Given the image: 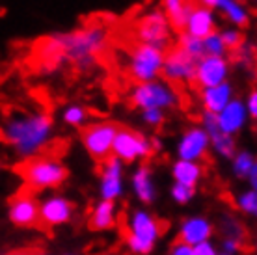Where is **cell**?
Wrapping results in <instances>:
<instances>
[{"mask_svg": "<svg viewBox=\"0 0 257 255\" xmlns=\"http://www.w3.org/2000/svg\"><path fill=\"white\" fill-rule=\"evenodd\" d=\"M175 177L179 181L181 185H188V186H194L196 185V181H198L199 173H201V168L198 164H192V162H187V160H183L179 164H175Z\"/></svg>", "mask_w": 257, "mask_h": 255, "instance_id": "44dd1931", "label": "cell"}, {"mask_svg": "<svg viewBox=\"0 0 257 255\" xmlns=\"http://www.w3.org/2000/svg\"><path fill=\"white\" fill-rule=\"evenodd\" d=\"M255 60H257V49H255Z\"/></svg>", "mask_w": 257, "mask_h": 255, "instance_id": "74e56055", "label": "cell"}, {"mask_svg": "<svg viewBox=\"0 0 257 255\" xmlns=\"http://www.w3.org/2000/svg\"><path fill=\"white\" fill-rule=\"evenodd\" d=\"M222 8L225 10V15L231 21H235L237 25L248 26V17H246V13L242 12V8L238 6V4H235L231 0H225L224 4H222Z\"/></svg>", "mask_w": 257, "mask_h": 255, "instance_id": "603a6c76", "label": "cell"}, {"mask_svg": "<svg viewBox=\"0 0 257 255\" xmlns=\"http://www.w3.org/2000/svg\"><path fill=\"white\" fill-rule=\"evenodd\" d=\"M146 121L151 123V125H162L164 117H162L161 110H146Z\"/></svg>", "mask_w": 257, "mask_h": 255, "instance_id": "f546056e", "label": "cell"}, {"mask_svg": "<svg viewBox=\"0 0 257 255\" xmlns=\"http://www.w3.org/2000/svg\"><path fill=\"white\" fill-rule=\"evenodd\" d=\"M250 177H251V183H253V186H255V190H257V160L250 170Z\"/></svg>", "mask_w": 257, "mask_h": 255, "instance_id": "e575fe53", "label": "cell"}, {"mask_svg": "<svg viewBox=\"0 0 257 255\" xmlns=\"http://www.w3.org/2000/svg\"><path fill=\"white\" fill-rule=\"evenodd\" d=\"M119 123L114 121H93L80 129V140L86 151L97 164L112 157V144L116 138Z\"/></svg>", "mask_w": 257, "mask_h": 255, "instance_id": "8992f818", "label": "cell"}, {"mask_svg": "<svg viewBox=\"0 0 257 255\" xmlns=\"http://www.w3.org/2000/svg\"><path fill=\"white\" fill-rule=\"evenodd\" d=\"M38 249H19V251H12V253L8 255H36Z\"/></svg>", "mask_w": 257, "mask_h": 255, "instance_id": "d590c367", "label": "cell"}, {"mask_svg": "<svg viewBox=\"0 0 257 255\" xmlns=\"http://www.w3.org/2000/svg\"><path fill=\"white\" fill-rule=\"evenodd\" d=\"M112 34V23L106 19L90 21L71 32L49 34L36 45V69L45 77L58 75L65 65L90 73L110 49Z\"/></svg>", "mask_w": 257, "mask_h": 255, "instance_id": "6da1fadb", "label": "cell"}, {"mask_svg": "<svg viewBox=\"0 0 257 255\" xmlns=\"http://www.w3.org/2000/svg\"><path fill=\"white\" fill-rule=\"evenodd\" d=\"M39 209H41V205L38 203V199L34 198V192L26 190L25 186H23V188L10 199V220H12L17 227L43 231Z\"/></svg>", "mask_w": 257, "mask_h": 255, "instance_id": "ba28073f", "label": "cell"}, {"mask_svg": "<svg viewBox=\"0 0 257 255\" xmlns=\"http://www.w3.org/2000/svg\"><path fill=\"white\" fill-rule=\"evenodd\" d=\"M194 186H188V185H181V183H177L174 188V198L179 201V203H187L188 199L194 196Z\"/></svg>", "mask_w": 257, "mask_h": 255, "instance_id": "83f0119b", "label": "cell"}, {"mask_svg": "<svg viewBox=\"0 0 257 255\" xmlns=\"http://www.w3.org/2000/svg\"><path fill=\"white\" fill-rule=\"evenodd\" d=\"M203 8H214V6H222L225 0H198Z\"/></svg>", "mask_w": 257, "mask_h": 255, "instance_id": "836d02e7", "label": "cell"}, {"mask_svg": "<svg viewBox=\"0 0 257 255\" xmlns=\"http://www.w3.org/2000/svg\"><path fill=\"white\" fill-rule=\"evenodd\" d=\"M164 52L149 47L144 43H131L125 45V60H123V71L131 82L144 84L151 82L153 78L161 77Z\"/></svg>", "mask_w": 257, "mask_h": 255, "instance_id": "277c9868", "label": "cell"}, {"mask_svg": "<svg viewBox=\"0 0 257 255\" xmlns=\"http://www.w3.org/2000/svg\"><path fill=\"white\" fill-rule=\"evenodd\" d=\"M157 151L153 149L151 142L146 140L144 134L135 131V129L119 125L116 138H114V144H112V155L117 160H123L125 164H131L136 157H142L144 159L142 164H149V160H151V157Z\"/></svg>", "mask_w": 257, "mask_h": 255, "instance_id": "52a82bcc", "label": "cell"}, {"mask_svg": "<svg viewBox=\"0 0 257 255\" xmlns=\"http://www.w3.org/2000/svg\"><path fill=\"white\" fill-rule=\"evenodd\" d=\"M127 41L149 45L162 52H166L174 45V39L168 32V21L161 12L146 13L133 21L127 30Z\"/></svg>", "mask_w": 257, "mask_h": 255, "instance_id": "5b68a950", "label": "cell"}, {"mask_svg": "<svg viewBox=\"0 0 257 255\" xmlns=\"http://www.w3.org/2000/svg\"><path fill=\"white\" fill-rule=\"evenodd\" d=\"M116 227V218H114V201L104 199L91 209L88 214V229L90 231H103Z\"/></svg>", "mask_w": 257, "mask_h": 255, "instance_id": "e0dca14e", "label": "cell"}, {"mask_svg": "<svg viewBox=\"0 0 257 255\" xmlns=\"http://www.w3.org/2000/svg\"><path fill=\"white\" fill-rule=\"evenodd\" d=\"M227 71V64L220 56H207L198 65L196 73V89L198 93L203 91V88H214L222 84Z\"/></svg>", "mask_w": 257, "mask_h": 255, "instance_id": "7c38bea8", "label": "cell"}, {"mask_svg": "<svg viewBox=\"0 0 257 255\" xmlns=\"http://www.w3.org/2000/svg\"><path fill=\"white\" fill-rule=\"evenodd\" d=\"M222 45H224V49H227V52H235L244 45V36L238 32H227L222 38Z\"/></svg>", "mask_w": 257, "mask_h": 255, "instance_id": "484cf974", "label": "cell"}, {"mask_svg": "<svg viewBox=\"0 0 257 255\" xmlns=\"http://www.w3.org/2000/svg\"><path fill=\"white\" fill-rule=\"evenodd\" d=\"M168 229H170V222L168 220H162V218L157 216H148L144 212H136L135 218H133V223H131L133 235L138 236L140 240H146V242H155V238L166 235Z\"/></svg>", "mask_w": 257, "mask_h": 255, "instance_id": "4fadbf2b", "label": "cell"}, {"mask_svg": "<svg viewBox=\"0 0 257 255\" xmlns=\"http://www.w3.org/2000/svg\"><path fill=\"white\" fill-rule=\"evenodd\" d=\"M198 4V0H162V6L166 10L164 17L166 21H170V25L175 32L187 34L188 19H190V13L192 8Z\"/></svg>", "mask_w": 257, "mask_h": 255, "instance_id": "5bb4252c", "label": "cell"}, {"mask_svg": "<svg viewBox=\"0 0 257 255\" xmlns=\"http://www.w3.org/2000/svg\"><path fill=\"white\" fill-rule=\"evenodd\" d=\"M128 102L135 108L159 110L162 106H172L175 102V95L166 86L151 80V82L136 84L131 91V95H128Z\"/></svg>", "mask_w": 257, "mask_h": 255, "instance_id": "9c48e42d", "label": "cell"}, {"mask_svg": "<svg viewBox=\"0 0 257 255\" xmlns=\"http://www.w3.org/2000/svg\"><path fill=\"white\" fill-rule=\"evenodd\" d=\"M135 188L136 194L140 196V199L144 203H151L153 199V186L149 181V166L148 164H142L140 170L135 175Z\"/></svg>", "mask_w": 257, "mask_h": 255, "instance_id": "ffe728a7", "label": "cell"}, {"mask_svg": "<svg viewBox=\"0 0 257 255\" xmlns=\"http://www.w3.org/2000/svg\"><path fill=\"white\" fill-rule=\"evenodd\" d=\"M212 233L211 225L205 222V220H188L183 229L177 233L174 244H185V246H192V244L203 242L205 238H209V235Z\"/></svg>", "mask_w": 257, "mask_h": 255, "instance_id": "2e32d148", "label": "cell"}, {"mask_svg": "<svg viewBox=\"0 0 257 255\" xmlns=\"http://www.w3.org/2000/svg\"><path fill=\"white\" fill-rule=\"evenodd\" d=\"M121 175H116V177H103V185H101V192H103L104 199H112L119 194V188H121V181H119Z\"/></svg>", "mask_w": 257, "mask_h": 255, "instance_id": "cb8c5ba5", "label": "cell"}, {"mask_svg": "<svg viewBox=\"0 0 257 255\" xmlns=\"http://www.w3.org/2000/svg\"><path fill=\"white\" fill-rule=\"evenodd\" d=\"M41 225L43 231H51V227H56L60 223H67L75 212V203H71L65 198H51L49 201L41 205Z\"/></svg>", "mask_w": 257, "mask_h": 255, "instance_id": "8fae6325", "label": "cell"}, {"mask_svg": "<svg viewBox=\"0 0 257 255\" xmlns=\"http://www.w3.org/2000/svg\"><path fill=\"white\" fill-rule=\"evenodd\" d=\"M203 51H205L207 56H220L224 52V45H222V38L218 34H214L211 38L203 39Z\"/></svg>", "mask_w": 257, "mask_h": 255, "instance_id": "d4e9b609", "label": "cell"}, {"mask_svg": "<svg viewBox=\"0 0 257 255\" xmlns=\"http://www.w3.org/2000/svg\"><path fill=\"white\" fill-rule=\"evenodd\" d=\"M187 28H188V34L192 38H198V39H207L216 34V26L212 23L211 13L207 12V8H203L199 2L192 8Z\"/></svg>", "mask_w": 257, "mask_h": 255, "instance_id": "9a60e30c", "label": "cell"}, {"mask_svg": "<svg viewBox=\"0 0 257 255\" xmlns=\"http://www.w3.org/2000/svg\"><path fill=\"white\" fill-rule=\"evenodd\" d=\"M88 110L84 108L82 104H67L62 112V119H64L65 125H69V127H84V123L88 121Z\"/></svg>", "mask_w": 257, "mask_h": 255, "instance_id": "7402d4cb", "label": "cell"}, {"mask_svg": "<svg viewBox=\"0 0 257 255\" xmlns=\"http://www.w3.org/2000/svg\"><path fill=\"white\" fill-rule=\"evenodd\" d=\"M250 110H251V115H253V119L257 121V91H253L250 97Z\"/></svg>", "mask_w": 257, "mask_h": 255, "instance_id": "d6a6232c", "label": "cell"}, {"mask_svg": "<svg viewBox=\"0 0 257 255\" xmlns=\"http://www.w3.org/2000/svg\"><path fill=\"white\" fill-rule=\"evenodd\" d=\"M251 166H253V162H251L250 155L248 153L238 155L237 162H235V173H237L238 177H248V175H250Z\"/></svg>", "mask_w": 257, "mask_h": 255, "instance_id": "4316f807", "label": "cell"}, {"mask_svg": "<svg viewBox=\"0 0 257 255\" xmlns=\"http://www.w3.org/2000/svg\"><path fill=\"white\" fill-rule=\"evenodd\" d=\"M192 255H214V249L205 242H199L196 248L192 249Z\"/></svg>", "mask_w": 257, "mask_h": 255, "instance_id": "1f68e13d", "label": "cell"}, {"mask_svg": "<svg viewBox=\"0 0 257 255\" xmlns=\"http://www.w3.org/2000/svg\"><path fill=\"white\" fill-rule=\"evenodd\" d=\"M181 157L187 160H194V159H201V172L207 173V168H212L214 160L207 151V134L199 129H192L188 131L185 140L181 142V149H179Z\"/></svg>", "mask_w": 257, "mask_h": 255, "instance_id": "30bf717a", "label": "cell"}, {"mask_svg": "<svg viewBox=\"0 0 257 255\" xmlns=\"http://www.w3.org/2000/svg\"><path fill=\"white\" fill-rule=\"evenodd\" d=\"M54 119L43 110H17L0 123V142L10 146L21 159L47 153L52 146Z\"/></svg>", "mask_w": 257, "mask_h": 255, "instance_id": "7a4b0ae2", "label": "cell"}, {"mask_svg": "<svg viewBox=\"0 0 257 255\" xmlns=\"http://www.w3.org/2000/svg\"><path fill=\"white\" fill-rule=\"evenodd\" d=\"M36 255H47V253H43V251H41V249H38V251H36Z\"/></svg>", "mask_w": 257, "mask_h": 255, "instance_id": "8d00e7d4", "label": "cell"}, {"mask_svg": "<svg viewBox=\"0 0 257 255\" xmlns=\"http://www.w3.org/2000/svg\"><path fill=\"white\" fill-rule=\"evenodd\" d=\"M170 255H192V249H190V246H185V244H172Z\"/></svg>", "mask_w": 257, "mask_h": 255, "instance_id": "4dcf8cb0", "label": "cell"}, {"mask_svg": "<svg viewBox=\"0 0 257 255\" xmlns=\"http://www.w3.org/2000/svg\"><path fill=\"white\" fill-rule=\"evenodd\" d=\"M15 172L21 175L26 190L34 194L47 188H60L69 177V170L56 153H43L21 160Z\"/></svg>", "mask_w": 257, "mask_h": 255, "instance_id": "3957f363", "label": "cell"}, {"mask_svg": "<svg viewBox=\"0 0 257 255\" xmlns=\"http://www.w3.org/2000/svg\"><path fill=\"white\" fill-rule=\"evenodd\" d=\"M240 209L246 212H253L257 214V194L255 192H250V194H244L242 199H240Z\"/></svg>", "mask_w": 257, "mask_h": 255, "instance_id": "f1b7e54d", "label": "cell"}, {"mask_svg": "<svg viewBox=\"0 0 257 255\" xmlns=\"http://www.w3.org/2000/svg\"><path fill=\"white\" fill-rule=\"evenodd\" d=\"M203 102H205L207 112L216 114L225 106V102L229 99V86L227 84H218L214 88H207L205 91H201Z\"/></svg>", "mask_w": 257, "mask_h": 255, "instance_id": "ac0fdd59", "label": "cell"}, {"mask_svg": "<svg viewBox=\"0 0 257 255\" xmlns=\"http://www.w3.org/2000/svg\"><path fill=\"white\" fill-rule=\"evenodd\" d=\"M242 119H244L242 104L235 101L225 106L224 114L218 117V123H220V129H222L225 134H229V133H233V131H237V129L242 125Z\"/></svg>", "mask_w": 257, "mask_h": 255, "instance_id": "d6986e66", "label": "cell"}]
</instances>
